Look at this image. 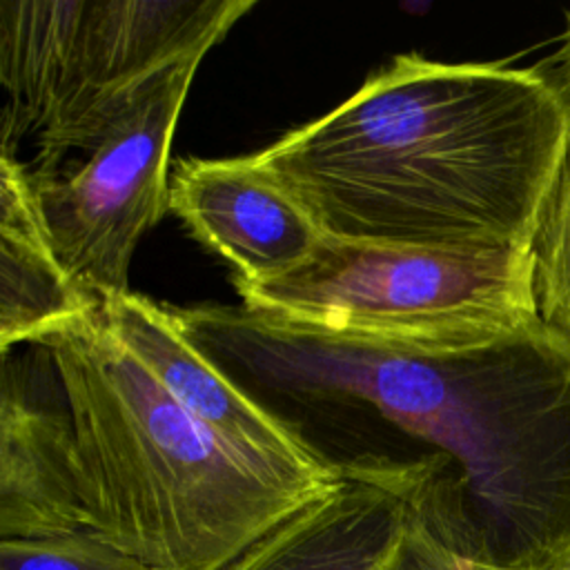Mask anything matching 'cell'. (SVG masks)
I'll return each mask as SVG.
<instances>
[{
	"label": "cell",
	"instance_id": "obj_1",
	"mask_svg": "<svg viewBox=\"0 0 570 570\" xmlns=\"http://www.w3.org/2000/svg\"><path fill=\"white\" fill-rule=\"evenodd\" d=\"M169 312L316 461L401 497L452 552L570 570V338L539 316L396 338L245 305Z\"/></svg>",
	"mask_w": 570,
	"mask_h": 570
},
{
	"label": "cell",
	"instance_id": "obj_2",
	"mask_svg": "<svg viewBox=\"0 0 570 570\" xmlns=\"http://www.w3.org/2000/svg\"><path fill=\"white\" fill-rule=\"evenodd\" d=\"M36 345L49 407L4 367L0 539L87 532L154 570H229L343 481L247 452L185 410L100 307Z\"/></svg>",
	"mask_w": 570,
	"mask_h": 570
},
{
	"label": "cell",
	"instance_id": "obj_3",
	"mask_svg": "<svg viewBox=\"0 0 570 570\" xmlns=\"http://www.w3.org/2000/svg\"><path fill=\"white\" fill-rule=\"evenodd\" d=\"M568 145L546 73L412 51L249 160L325 238L503 249L532 245Z\"/></svg>",
	"mask_w": 570,
	"mask_h": 570
},
{
	"label": "cell",
	"instance_id": "obj_4",
	"mask_svg": "<svg viewBox=\"0 0 570 570\" xmlns=\"http://www.w3.org/2000/svg\"><path fill=\"white\" fill-rule=\"evenodd\" d=\"M254 0H0L2 154L36 136L31 178L87 151L163 69L205 56Z\"/></svg>",
	"mask_w": 570,
	"mask_h": 570
},
{
	"label": "cell",
	"instance_id": "obj_5",
	"mask_svg": "<svg viewBox=\"0 0 570 570\" xmlns=\"http://www.w3.org/2000/svg\"><path fill=\"white\" fill-rule=\"evenodd\" d=\"M240 305L325 332L432 338L537 314L530 247L436 249L321 238L289 272L240 283Z\"/></svg>",
	"mask_w": 570,
	"mask_h": 570
},
{
	"label": "cell",
	"instance_id": "obj_6",
	"mask_svg": "<svg viewBox=\"0 0 570 570\" xmlns=\"http://www.w3.org/2000/svg\"><path fill=\"white\" fill-rule=\"evenodd\" d=\"M200 60H180L147 80L78 167L31 178L62 267L100 305L129 292L134 249L169 209L171 140Z\"/></svg>",
	"mask_w": 570,
	"mask_h": 570
},
{
	"label": "cell",
	"instance_id": "obj_7",
	"mask_svg": "<svg viewBox=\"0 0 570 570\" xmlns=\"http://www.w3.org/2000/svg\"><path fill=\"white\" fill-rule=\"evenodd\" d=\"M167 207L236 269L240 283L289 272L323 238L303 207L249 156L183 158L169 176Z\"/></svg>",
	"mask_w": 570,
	"mask_h": 570
},
{
	"label": "cell",
	"instance_id": "obj_8",
	"mask_svg": "<svg viewBox=\"0 0 570 570\" xmlns=\"http://www.w3.org/2000/svg\"><path fill=\"white\" fill-rule=\"evenodd\" d=\"M100 312L116 338L207 428L258 456L296 468H327L178 330L169 307L127 292L102 303Z\"/></svg>",
	"mask_w": 570,
	"mask_h": 570
},
{
	"label": "cell",
	"instance_id": "obj_9",
	"mask_svg": "<svg viewBox=\"0 0 570 570\" xmlns=\"http://www.w3.org/2000/svg\"><path fill=\"white\" fill-rule=\"evenodd\" d=\"M100 307L62 267L27 167L0 154V350L36 345Z\"/></svg>",
	"mask_w": 570,
	"mask_h": 570
},
{
	"label": "cell",
	"instance_id": "obj_10",
	"mask_svg": "<svg viewBox=\"0 0 570 570\" xmlns=\"http://www.w3.org/2000/svg\"><path fill=\"white\" fill-rule=\"evenodd\" d=\"M410 521L407 503L394 492L343 479L263 537L229 570H381Z\"/></svg>",
	"mask_w": 570,
	"mask_h": 570
},
{
	"label": "cell",
	"instance_id": "obj_11",
	"mask_svg": "<svg viewBox=\"0 0 570 570\" xmlns=\"http://www.w3.org/2000/svg\"><path fill=\"white\" fill-rule=\"evenodd\" d=\"M530 254L537 314L570 338V145L541 212Z\"/></svg>",
	"mask_w": 570,
	"mask_h": 570
},
{
	"label": "cell",
	"instance_id": "obj_12",
	"mask_svg": "<svg viewBox=\"0 0 570 570\" xmlns=\"http://www.w3.org/2000/svg\"><path fill=\"white\" fill-rule=\"evenodd\" d=\"M0 570H154L87 532L0 539Z\"/></svg>",
	"mask_w": 570,
	"mask_h": 570
},
{
	"label": "cell",
	"instance_id": "obj_13",
	"mask_svg": "<svg viewBox=\"0 0 570 570\" xmlns=\"http://www.w3.org/2000/svg\"><path fill=\"white\" fill-rule=\"evenodd\" d=\"M381 570H479V566L445 548L412 519Z\"/></svg>",
	"mask_w": 570,
	"mask_h": 570
},
{
	"label": "cell",
	"instance_id": "obj_14",
	"mask_svg": "<svg viewBox=\"0 0 570 570\" xmlns=\"http://www.w3.org/2000/svg\"><path fill=\"white\" fill-rule=\"evenodd\" d=\"M568 40H566V58H568V73H570V13H568Z\"/></svg>",
	"mask_w": 570,
	"mask_h": 570
},
{
	"label": "cell",
	"instance_id": "obj_15",
	"mask_svg": "<svg viewBox=\"0 0 570 570\" xmlns=\"http://www.w3.org/2000/svg\"><path fill=\"white\" fill-rule=\"evenodd\" d=\"M479 570H508V568H483V566H479Z\"/></svg>",
	"mask_w": 570,
	"mask_h": 570
}]
</instances>
